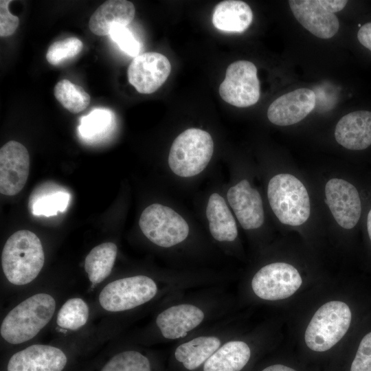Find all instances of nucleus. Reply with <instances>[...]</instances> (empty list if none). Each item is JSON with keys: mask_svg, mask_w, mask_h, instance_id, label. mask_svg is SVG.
<instances>
[{"mask_svg": "<svg viewBox=\"0 0 371 371\" xmlns=\"http://www.w3.org/2000/svg\"><path fill=\"white\" fill-rule=\"evenodd\" d=\"M359 43L371 52V22L363 25L357 32Z\"/></svg>", "mask_w": 371, "mask_h": 371, "instance_id": "obj_34", "label": "nucleus"}, {"mask_svg": "<svg viewBox=\"0 0 371 371\" xmlns=\"http://www.w3.org/2000/svg\"><path fill=\"white\" fill-rule=\"evenodd\" d=\"M89 315L87 304L80 297H73L67 300L60 308L56 323L62 328L76 330L85 325Z\"/></svg>", "mask_w": 371, "mask_h": 371, "instance_id": "obj_26", "label": "nucleus"}, {"mask_svg": "<svg viewBox=\"0 0 371 371\" xmlns=\"http://www.w3.org/2000/svg\"><path fill=\"white\" fill-rule=\"evenodd\" d=\"M70 195L63 190L48 191L39 193L36 196H31L29 207L32 213L36 216H54L58 212H64L69 201Z\"/></svg>", "mask_w": 371, "mask_h": 371, "instance_id": "obj_27", "label": "nucleus"}, {"mask_svg": "<svg viewBox=\"0 0 371 371\" xmlns=\"http://www.w3.org/2000/svg\"><path fill=\"white\" fill-rule=\"evenodd\" d=\"M321 4L330 12L335 13L344 8L348 1L345 0H319Z\"/></svg>", "mask_w": 371, "mask_h": 371, "instance_id": "obj_35", "label": "nucleus"}, {"mask_svg": "<svg viewBox=\"0 0 371 371\" xmlns=\"http://www.w3.org/2000/svg\"><path fill=\"white\" fill-rule=\"evenodd\" d=\"M350 371H371V332L361 339Z\"/></svg>", "mask_w": 371, "mask_h": 371, "instance_id": "obj_32", "label": "nucleus"}, {"mask_svg": "<svg viewBox=\"0 0 371 371\" xmlns=\"http://www.w3.org/2000/svg\"><path fill=\"white\" fill-rule=\"evenodd\" d=\"M206 216L210 232L215 240L230 242L236 238L238 229L234 218L225 199L218 193L210 195Z\"/></svg>", "mask_w": 371, "mask_h": 371, "instance_id": "obj_21", "label": "nucleus"}, {"mask_svg": "<svg viewBox=\"0 0 371 371\" xmlns=\"http://www.w3.org/2000/svg\"><path fill=\"white\" fill-rule=\"evenodd\" d=\"M171 65L166 56L154 52H145L133 58L128 68V80L140 93L156 91L167 80Z\"/></svg>", "mask_w": 371, "mask_h": 371, "instance_id": "obj_10", "label": "nucleus"}, {"mask_svg": "<svg viewBox=\"0 0 371 371\" xmlns=\"http://www.w3.org/2000/svg\"><path fill=\"white\" fill-rule=\"evenodd\" d=\"M262 371H296L294 369L281 365V364H276L272 365L269 367H267Z\"/></svg>", "mask_w": 371, "mask_h": 371, "instance_id": "obj_36", "label": "nucleus"}, {"mask_svg": "<svg viewBox=\"0 0 371 371\" xmlns=\"http://www.w3.org/2000/svg\"><path fill=\"white\" fill-rule=\"evenodd\" d=\"M315 104L316 95L313 90L297 89L275 100L268 108L267 117L276 125H292L306 117Z\"/></svg>", "mask_w": 371, "mask_h": 371, "instance_id": "obj_14", "label": "nucleus"}, {"mask_svg": "<svg viewBox=\"0 0 371 371\" xmlns=\"http://www.w3.org/2000/svg\"><path fill=\"white\" fill-rule=\"evenodd\" d=\"M139 225L144 236L162 247H170L183 242L189 234L184 218L172 208L153 203L142 212Z\"/></svg>", "mask_w": 371, "mask_h": 371, "instance_id": "obj_6", "label": "nucleus"}, {"mask_svg": "<svg viewBox=\"0 0 371 371\" xmlns=\"http://www.w3.org/2000/svg\"><path fill=\"white\" fill-rule=\"evenodd\" d=\"M229 203L241 226L245 229L260 227L264 222L260 194L247 179L232 186L227 193Z\"/></svg>", "mask_w": 371, "mask_h": 371, "instance_id": "obj_16", "label": "nucleus"}, {"mask_svg": "<svg viewBox=\"0 0 371 371\" xmlns=\"http://www.w3.org/2000/svg\"><path fill=\"white\" fill-rule=\"evenodd\" d=\"M335 137L347 149L367 148L371 145V111H357L343 116L336 125Z\"/></svg>", "mask_w": 371, "mask_h": 371, "instance_id": "obj_18", "label": "nucleus"}, {"mask_svg": "<svg viewBox=\"0 0 371 371\" xmlns=\"http://www.w3.org/2000/svg\"><path fill=\"white\" fill-rule=\"evenodd\" d=\"M220 339L214 336H200L179 345L175 359L188 370H194L205 363L220 347Z\"/></svg>", "mask_w": 371, "mask_h": 371, "instance_id": "obj_23", "label": "nucleus"}, {"mask_svg": "<svg viewBox=\"0 0 371 371\" xmlns=\"http://www.w3.org/2000/svg\"><path fill=\"white\" fill-rule=\"evenodd\" d=\"M302 283L298 271L291 265L274 262L262 267L252 278L254 293L265 300H280L289 297Z\"/></svg>", "mask_w": 371, "mask_h": 371, "instance_id": "obj_9", "label": "nucleus"}, {"mask_svg": "<svg viewBox=\"0 0 371 371\" xmlns=\"http://www.w3.org/2000/svg\"><path fill=\"white\" fill-rule=\"evenodd\" d=\"M157 286L150 278L138 275L115 280L100 291V306L109 312H122L141 306L152 300Z\"/></svg>", "mask_w": 371, "mask_h": 371, "instance_id": "obj_7", "label": "nucleus"}, {"mask_svg": "<svg viewBox=\"0 0 371 371\" xmlns=\"http://www.w3.org/2000/svg\"><path fill=\"white\" fill-rule=\"evenodd\" d=\"M352 319L349 306L341 301H330L314 314L305 331L306 346L324 352L335 346L348 331Z\"/></svg>", "mask_w": 371, "mask_h": 371, "instance_id": "obj_5", "label": "nucleus"}, {"mask_svg": "<svg viewBox=\"0 0 371 371\" xmlns=\"http://www.w3.org/2000/svg\"><path fill=\"white\" fill-rule=\"evenodd\" d=\"M205 317L203 311L190 304L170 306L160 313L156 324L162 336L168 339H177L187 335L197 327Z\"/></svg>", "mask_w": 371, "mask_h": 371, "instance_id": "obj_17", "label": "nucleus"}, {"mask_svg": "<svg viewBox=\"0 0 371 371\" xmlns=\"http://www.w3.org/2000/svg\"><path fill=\"white\" fill-rule=\"evenodd\" d=\"M212 21L214 26L221 31L241 33L252 23L253 12L244 1L227 0L216 5Z\"/></svg>", "mask_w": 371, "mask_h": 371, "instance_id": "obj_20", "label": "nucleus"}, {"mask_svg": "<svg viewBox=\"0 0 371 371\" xmlns=\"http://www.w3.org/2000/svg\"><path fill=\"white\" fill-rule=\"evenodd\" d=\"M117 254L116 245L111 242L93 247L85 258V269L89 281L97 284L111 273Z\"/></svg>", "mask_w": 371, "mask_h": 371, "instance_id": "obj_24", "label": "nucleus"}, {"mask_svg": "<svg viewBox=\"0 0 371 371\" xmlns=\"http://www.w3.org/2000/svg\"><path fill=\"white\" fill-rule=\"evenodd\" d=\"M214 151L209 133L190 128L173 141L168 155V165L177 176L190 177L201 172L210 162Z\"/></svg>", "mask_w": 371, "mask_h": 371, "instance_id": "obj_4", "label": "nucleus"}, {"mask_svg": "<svg viewBox=\"0 0 371 371\" xmlns=\"http://www.w3.org/2000/svg\"><path fill=\"white\" fill-rule=\"evenodd\" d=\"M45 254L39 238L32 232L21 229L6 240L1 254V265L7 280L14 285H25L39 274Z\"/></svg>", "mask_w": 371, "mask_h": 371, "instance_id": "obj_1", "label": "nucleus"}, {"mask_svg": "<svg viewBox=\"0 0 371 371\" xmlns=\"http://www.w3.org/2000/svg\"><path fill=\"white\" fill-rule=\"evenodd\" d=\"M367 228H368V232L370 237V239L371 240V209L368 212V218H367Z\"/></svg>", "mask_w": 371, "mask_h": 371, "instance_id": "obj_37", "label": "nucleus"}, {"mask_svg": "<svg viewBox=\"0 0 371 371\" xmlns=\"http://www.w3.org/2000/svg\"><path fill=\"white\" fill-rule=\"evenodd\" d=\"M325 201L337 223L344 229H352L358 223L361 203L357 188L342 179H331L325 186Z\"/></svg>", "mask_w": 371, "mask_h": 371, "instance_id": "obj_12", "label": "nucleus"}, {"mask_svg": "<svg viewBox=\"0 0 371 371\" xmlns=\"http://www.w3.org/2000/svg\"><path fill=\"white\" fill-rule=\"evenodd\" d=\"M54 94L58 102L72 113L82 112L91 101L90 95L82 87L67 79H63L56 83Z\"/></svg>", "mask_w": 371, "mask_h": 371, "instance_id": "obj_25", "label": "nucleus"}, {"mask_svg": "<svg viewBox=\"0 0 371 371\" xmlns=\"http://www.w3.org/2000/svg\"><path fill=\"white\" fill-rule=\"evenodd\" d=\"M270 206L283 224L298 226L309 218L311 203L304 184L290 174L273 177L267 187Z\"/></svg>", "mask_w": 371, "mask_h": 371, "instance_id": "obj_3", "label": "nucleus"}, {"mask_svg": "<svg viewBox=\"0 0 371 371\" xmlns=\"http://www.w3.org/2000/svg\"><path fill=\"white\" fill-rule=\"evenodd\" d=\"M135 8L133 3L126 0H109L100 5L91 15L89 27L98 36L109 35L115 25L126 26L134 19Z\"/></svg>", "mask_w": 371, "mask_h": 371, "instance_id": "obj_19", "label": "nucleus"}, {"mask_svg": "<svg viewBox=\"0 0 371 371\" xmlns=\"http://www.w3.org/2000/svg\"><path fill=\"white\" fill-rule=\"evenodd\" d=\"M83 48L82 42L71 36L55 41L48 48L46 59L52 65H58L71 59L80 53Z\"/></svg>", "mask_w": 371, "mask_h": 371, "instance_id": "obj_30", "label": "nucleus"}, {"mask_svg": "<svg viewBox=\"0 0 371 371\" xmlns=\"http://www.w3.org/2000/svg\"><path fill=\"white\" fill-rule=\"evenodd\" d=\"M67 363V357L61 349L34 344L12 355L7 371H63Z\"/></svg>", "mask_w": 371, "mask_h": 371, "instance_id": "obj_13", "label": "nucleus"}, {"mask_svg": "<svg viewBox=\"0 0 371 371\" xmlns=\"http://www.w3.org/2000/svg\"><path fill=\"white\" fill-rule=\"evenodd\" d=\"M113 120V113L109 109H95L87 115L81 117L79 133L88 139L100 137L111 128Z\"/></svg>", "mask_w": 371, "mask_h": 371, "instance_id": "obj_28", "label": "nucleus"}, {"mask_svg": "<svg viewBox=\"0 0 371 371\" xmlns=\"http://www.w3.org/2000/svg\"><path fill=\"white\" fill-rule=\"evenodd\" d=\"M291 10L297 21L315 36L328 39L339 28L337 16L328 11L319 0H290Z\"/></svg>", "mask_w": 371, "mask_h": 371, "instance_id": "obj_15", "label": "nucleus"}, {"mask_svg": "<svg viewBox=\"0 0 371 371\" xmlns=\"http://www.w3.org/2000/svg\"><path fill=\"white\" fill-rule=\"evenodd\" d=\"M56 301L49 294L33 295L14 307L1 324L2 338L13 345L34 338L51 320Z\"/></svg>", "mask_w": 371, "mask_h": 371, "instance_id": "obj_2", "label": "nucleus"}, {"mask_svg": "<svg viewBox=\"0 0 371 371\" xmlns=\"http://www.w3.org/2000/svg\"><path fill=\"white\" fill-rule=\"evenodd\" d=\"M249 346L242 341L224 344L204 363L203 371H240L250 359Z\"/></svg>", "mask_w": 371, "mask_h": 371, "instance_id": "obj_22", "label": "nucleus"}, {"mask_svg": "<svg viewBox=\"0 0 371 371\" xmlns=\"http://www.w3.org/2000/svg\"><path fill=\"white\" fill-rule=\"evenodd\" d=\"M218 92L224 101L236 107L255 104L260 95L255 65L247 60H238L230 64Z\"/></svg>", "mask_w": 371, "mask_h": 371, "instance_id": "obj_8", "label": "nucleus"}, {"mask_svg": "<svg viewBox=\"0 0 371 371\" xmlns=\"http://www.w3.org/2000/svg\"><path fill=\"white\" fill-rule=\"evenodd\" d=\"M30 173V155L22 144L11 140L0 149V192L17 194L25 186Z\"/></svg>", "mask_w": 371, "mask_h": 371, "instance_id": "obj_11", "label": "nucleus"}, {"mask_svg": "<svg viewBox=\"0 0 371 371\" xmlns=\"http://www.w3.org/2000/svg\"><path fill=\"white\" fill-rule=\"evenodd\" d=\"M109 36L126 54L136 57L141 50L140 43L126 26L115 25L111 29Z\"/></svg>", "mask_w": 371, "mask_h": 371, "instance_id": "obj_31", "label": "nucleus"}, {"mask_svg": "<svg viewBox=\"0 0 371 371\" xmlns=\"http://www.w3.org/2000/svg\"><path fill=\"white\" fill-rule=\"evenodd\" d=\"M100 371H151L148 357L135 350L120 352L102 367Z\"/></svg>", "mask_w": 371, "mask_h": 371, "instance_id": "obj_29", "label": "nucleus"}, {"mask_svg": "<svg viewBox=\"0 0 371 371\" xmlns=\"http://www.w3.org/2000/svg\"><path fill=\"white\" fill-rule=\"evenodd\" d=\"M10 2V0L0 1V36L2 38L12 35L19 24V17L9 11Z\"/></svg>", "mask_w": 371, "mask_h": 371, "instance_id": "obj_33", "label": "nucleus"}]
</instances>
